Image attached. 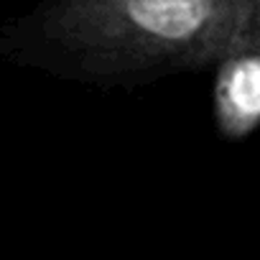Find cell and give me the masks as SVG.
Returning <instances> with one entry per match:
<instances>
[{
  "instance_id": "2",
  "label": "cell",
  "mask_w": 260,
  "mask_h": 260,
  "mask_svg": "<svg viewBox=\"0 0 260 260\" xmlns=\"http://www.w3.org/2000/svg\"><path fill=\"white\" fill-rule=\"evenodd\" d=\"M212 0H125L130 23L166 41L197 36L212 18Z\"/></svg>"
},
{
  "instance_id": "1",
  "label": "cell",
  "mask_w": 260,
  "mask_h": 260,
  "mask_svg": "<svg viewBox=\"0 0 260 260\" xmlns=\"http://www.w3.org/2000/svg\"><path fill=\"white\" fill-rule=\"evenodd\" d=\"M217 110L227 133L242 136L260 122V56H240L222 69Z\"/></svg>"
}]
</instances>
